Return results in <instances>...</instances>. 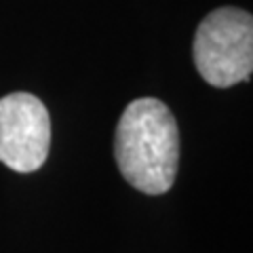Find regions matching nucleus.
<instances>
[{"mask_svg": "<svg viewBox=\"0 0 253 253\" xmlns=\"http://www.w3.org/2000/svg\"><path fill=\"white\" fill-rule=\"evenodd\" d=\"M121 175L144 194L169 192L179 165V131L173 112L154 97H139L125 108L114 135Z\"/></svg>", "mask_w": 253, "mask_h": 253, "instance_id": "f257e3e1", "label": "nucleus"}, {"mask_svg": "<svg viewBox=\"0 0 253 253\" xmlns=\"http://www.w3.org/2000/svg\"><path fill=\"white\" fill-rule=\"evenodd\" d=\"M192 57L205 83L228 89L251 78L253 17L236 6H221L205 17L194 34Z\"/></svg>", "mask_w": 253, "mask_h": 253, "instance_id": "f03ea898", "label": "nucleus"}, {"mask_svg": "<svg viewBox=\"0 0 253 253\" xmlns=\"http://www.w3.org/2000/svg\"><path fill=\"white\" fill-rule=\"evenodd\" d=\"M51 148L49 110L32 93H9L0 99V163L17 173L41 169Z\"/></svg>", "mask_w": 253, "mask_h": 253, "instance_id": "7ed1b4c3", "label": "nucleus"}]
</instances>
